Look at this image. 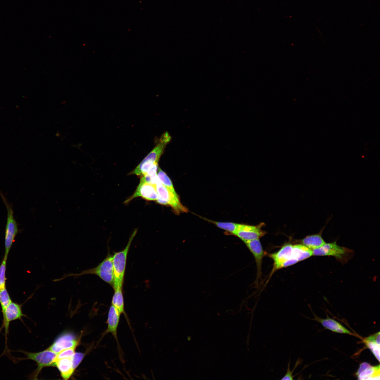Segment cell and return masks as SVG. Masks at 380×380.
I'll return each mask as SVG.
<instances>
[{"label": "cell", "instance_id": "obj_4", "mask_svg": "<svg viewBox=\"0 0 380 380\" xmlns=\"http://www.w3.org/2000/svg\"><path fill=\"white\" fill-rule=\"evenodd\" d=\"M312 372L314 380H338L320 364L318 358L312 367Z\"/></svg>", "mask_w": 380, "mask_h": 380}, {"label": "cell", "instance_id": "obj_3", "mask_svg": "<svg viewBox=\"0 0 380 380\" xmlns=\"http://www.w3.org/2000/svg\"><path fill=\"white\" fill-rule=\"evenodd\" d=\"M272 380H314L312 369L282 360Z\"/></svg>", "mask_w": 380, "mask_h": 380}, {"label": "cell", "instance_id": "obj_1", "mask_svg": "<svg viewBox=\"0 0 380 380\" xmlns=\"http://www.w3.org/2000/svg\"><path fill=\"white\" fill-rule=\"evenodd\" d=\"M341 279V272L335 265L327 267L308 296L282 324L316 327L331 291Z\"/></svg>", "mask_w": 380, "mask_h": 380}, {"label": "cell", "instance_id": "obj_2", "mask_svg": "<svg viewBox=\"0 0 380 380\" xmlns=\"http://www.w3.org/2000/svg\"><path fill=\"white\" fill-rule=\"evenodd\" d=\"M314 350L320 364L334 376L338 380H350L341 358L319 335H317Z\"/></svg>", "mask_w": 380, "mask_h": 380}]
</instances>
